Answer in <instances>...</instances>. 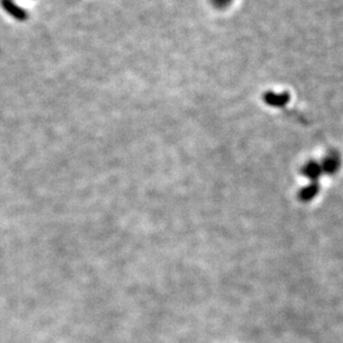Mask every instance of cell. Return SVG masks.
I'll list each match as a JSON object with an SVG mask.
<instances>
[{
  "label": "cell",
  "instance_id": "obj_1",
  "mask_svg": "<svg viewBox=\"0 0 343 343\" xmlns=\"http://www.w3.org/2000/svg\"><path fill=\"white\" fill-rule=\"evenodd\" d=\"M1 6L3 7V9L8 12V14L11 15L12 17H15L16 19L24 20L27 17L26 12H24L23 9H20L19 7L16 6L11 0H1Z\"/></svg>",
  "mask_w": 343,
  "mask_h": 343
}]
</instances>
